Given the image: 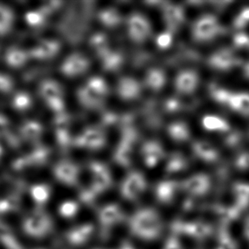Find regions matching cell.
Returning a JSON list of instances; mask_svg holds the SVG:
<instances>
[{
    "mask_svg": "<svg viewBox=\"0 0 249 249\" xmlns=\"http://www.w3.org/2000/svg\"><path fill=\"white\" fill-rule=\"evenodd\" d=\"M129 230L132 235L143 241H154L162 235L163 230L162 218L158 211L145 208L136 211L129 219Z\"/></svg>",
    "mask_w": 249,
    "mask_h": 249,
    "instance_id": "obj_1",
    "label": "cell"
},
{
    "mask_svg": "<svg viewBox=\"0 0 249 249\" xmlns=\"http://www.w3.org/2000/svg\"><path fill=\"white\" fill-rule=\"evenodd\" d=\"M222 33L223 27L219 20L211 14L199 17L192 27V37L198 43L210 42Z\"/></svg>",
    "mask_w": 249,
    "mask_h": 249,
    "instance_id": "obj_2",
    "label": "cell"
},
{
    "mask_svg": "<svg viewBox=\"0 0 249 249\" xmlns=\"http://www.w3.org/2000/svg\"><path fill=\"white\" fill-rule=\"evenodd\" d=\"M127 29L130 39L136 44H143L152 34V27L146 17L140 13H133L127 20Z\"/></svg>",
    "mask_w": 249,
    "mask_h": 249,
    "instance_id": "obj_3",
    "label": "cell"
},
{
    "mask_svg": "<svg viewBox=\"0 0 249 249\" xmlns=\"http://www.w3.org/2000/svg\"><path fill=\"white\" fill-rule=\"evenodd\" d=\"M146 186L147 183L142 173L131 172L122 183L120 192L124 198L134 201L145 192Z\"/></svg>",
    "mask_w": 249,
    "mask_h": 249,
    "instance_id": "obj_4",
    "label": "cell"
},
{
    "mask_svg": "<svg viewBox=\"0 0 249 249\" xmlns=\"http://www.w3.org/2000/svg\"><path fill=\"white\" fill-rule=\"evenodd\" d=\"M73 145L81 148L100 150L104 147L107 139L104 133L96 128H88L72 142Z\"/></svg>",
    "mask_w": 249,
    "mask_h": 249,
    "instance_id": "obj_5",
    "label": "cell"
},
{
    "mask_svg": "<svg viewBox=\"0 0 249 249\" xmlns=\"http://www.w3.org/2000/svg\"><path fill=\"white\" fill-rule=\"evenodd\" d=\"M89 61L86 56L80 53H74L69 55L61 64V73L68 78H75L84 72L89 68Z\"/></svg>",
    "mask_w": 249,
    "mask_h": 249,
    "instance_id": "obj_6",
    "label": "cell"
},
{
    "mask_svg": "<svg viewBox=\"0 0 249 249\" xmlns=\"http://www.w3.org/2000/svg\"><path fill=\"white\" fill-rule=\"evenodd\" d=\"M208 63L213 69L227 71L238 66L239 59L229 49H221L209 56Z\"/></svg>",
    "mask_w": 249,
    "mask_h": 249,
    "instance_id": "obj_7",
    "label": "cell"
},
{
    "mask_svg": "<svg viewBox=\"0 0 249 249\" xmlns=\"http://www.w3.org/2000/svg\"><path fill=\"white\" fill-rule=\"evenodd\" d=\"M124 213L121 207L117 203H109L100 209L98 213V219L104 231H109L113 226L123 221Z\"/></svg>",
    "mask_w": 249,
    "mask_h": 249,
    "instance_id": "obj_8",
    "label": "cell"
},
{
    "mask_svg": "<svg viewBox=\"0 0 249 249\" xmlns=\"http://www.w3.org/2000/svg\"><path fill=\"white\" fill-rule=\"evenodd\" d=\"M54 177L58 181L68 186H74L78 184L79 168L70 161H61L53 168Z\"/></svg>",
    "mask_w": 249,
    "mask_h": 249,
    "instance_id": "obj_9",
    "label": "cell"
},
{
    "mask_svg": "<svg viewBox=\"0 0 249 249\" xmlns=\"http://www.w3.org/2000/svg\"><path fill=\"white\" fill-rule=\"evenodd\" d=\"M199 77L194 70H184L180 71L175 78V89L179 94H192L198 87Z\"/></svg>",
    "mask_w": 249,
    "mask_h": 249,
    "instance_id": "obj_10",
    "label": "cell"
},
{
    "mask_svg": "<svg viewBox=\"0 0 249 249\" xmlns=\"http://www.w3.org/2000/svg\"><path fill=\"white\" fill-rule=\"evenodd\" d=\"M163 18L168 30L171 33L176 32L185 20L184 10L181 6L175 3H164L162 7Z\"/></svg>",
    "mask_w": 249,
    "mask_h": 249,
    "instance_id": "obj_11",
    "label": "cell"
},
{
    "mask_svg": "<svg viewBox=\"0 0 249 249\" xmlns=\"http://www.w3.org/2000/svg\"><path fill=\"white\" fill-rule=\"evenodd\" d=\"M210 178L205 174H196L183 182L182 186L185 191L192 196H202L209 192Z\"/></svg>",
    "mask_w": 249,
    "mask_h": 249,
    "instance_id": "obj_12",
    "label": "cell"
},
{
    "mask_svg": "<svg viewBox=\"0 0 249 249\" xmlns=\"http://www.w3.org/2000/svg\"><path fill=\"white\" fill-rule=\"evenodd\" d=\"M94 231V226L91 223L81 224L69 230L66 233V238L72 246H82L90 239Z\"/></svg>",
    "mask_w": 249,
    "mask_h": 249,
    "instance_id": "obj_13",
    "label": "cell"
},
{
    "mask_svg": "<svg viewBox=\"0 0 249 249\" xmlns=\"http://www.w3.org/2000/svg\"><path fill=\"white\" fill-rule=\"evenodd\" d=\"M117 93L124 101H133L142 94V85L135 78L124 77L118 81Z\"/></svg>",
    "mask_w": 249,
    "mask_h": 249,
    "instance_id": "obj_14",
    "label": "cell"
},
{
    "mask_svg": "<svg viewBox=\"0 0 249 249\" xmlns=\"http://www.w3.org/2000/svg\"><path fill=\"white\" fill-rule=\"evenodd\" d=\"M142 156L147 167L152 168L158 164V162L163 159L164 151L159 142L149 141L145 142L142 147Z\"/></svg>",
    "mask_w": 249,
    "mask_h": 249,
    "instance_id": "obj_15",
    "label": "cell"
},
{
    "mask_svg": "<svg viewBox=\"0 0 249 249\" xmlns=\"http://www.w3.org/2000/svg\"><path fill=\"white\" fill-rule=\"evenodd\" d=\"M225 106L239 114L249 117V93L230 91Z\"/></svg>",
    "mask_w": 249,
    "mask_h": 249,
    "instance_id": "obj_16",
    "label": "cell"
},
{
    "mask_svg": "<svg viewBox=\"0 0 249 249\" xmlns=\"http://www.w3.org/2000/svg\"><path fill=\"white\" fill-rule=\"evenodd\" d=\"M61 51V44L56 40L42 41L40 44L31 51L30 54L40 60L52 59Z\"/></svg>",
    "mask_w": 249,
    "mask_h": 249,
    "instance_id": "obj_17",
    "label": "cell"
},
{
    "mask_svg": "<svg viewBox=\"0 0 249 249\" xmlns=\"http://www.w3.org/2000/svg\"><path fill=\"white\" fill-rule=\"evenodd\" d=\"M78 99L80 104L87 109H98L103 107L104 97L92 90L88 86L80 88L78 90Z\"/></svg>",
    "mask_w": 249,
    "mask_h": 249,
    "instance_id": "obj_18",
    "label": "cell"
},
{
    "mask_svg": "<svg viewBox=\"0 0 249 249\" xmlns=\"http://www.w3.org/2000/svg\"><path fill=\"white\" fill-rule=\"evenodd\" d=\"M55 124V135L58 144L62 148H67L71 144V137L68 129L69 125V118L68 115L61 113L56 116L54 119Z\"/></svg>",
    "mask_w": 249,
    "mask_h": 249,
    "instance_id": "obj_19",
    "label": "cell"
},
{
    "mask_svg": "<svg viewBox=\"0 0 249 249\" xmlns=\"http://www.w3.org/2000/svg\"><path fill=\"white\" fill-rule=\"evenodd\" d=\"M178 191V183L173 180H163L159 182L155 189L156 197L163 204L173 202Z\"/></svg>",
    "mask_w": 249,
    "mask_h": 249,
    "instance_id": "obj_20",
    "label": "cell"
},
{
    "mask_svg": "<svg viewBox=\"0 0 249 249\" xmlns=\"http://www.w3.org/2000/svg\"><path fill=\"white\" fill-rule=\"evenodd\" d=\"M195 155L206 162H213L219 158V152L210 143L198 141L192 145Z\"/></svg>",
    "mask_w": 249,
    "mask_h": 249,
    "instance_id": "obj_21",
    "label": "cell"
},
{
    "mask_svg": "<svg viewBox=\"0 0 249 249\" xmlns=\"http://www.w3.org/2000/svg\"><path fill=\"white\" fill-rule=\"evenodd\" d=\"M41 96L44 98L45 102L54 99L63 98V91L61 86L57 82L48 79L42 82L39 87Z\"/></svg>",
    "mask_w": 249,
    "mask_h": 249,
    "instance_id": "obj_22",
    "label": "cell"
},
{
    "mask_svg": "<svg viewBox=\"0 0 249 249\" xmlns=\"http://www.w3.org/2000/svg\"><path fill=\"white\" fill-rule=\"evenodd\" d=\"M167 82L164 71L159 68L150 69L145 76V84L153 91H160Z\"/></svg>",
    "mask_w": 249,
    "mask_h": 249,
    "instance_id": "obj_23",
    "label": "cell"
},
{
    "mask_svg": "<svg viewBox=\"0 0 249 249\" xmlns=\"http://www.w3.org/2000/svg\"><path fill=\"white\" fill-rule=\"evenodd\" d=\"M202 127L208 131L228 132L230 124L224 118L215 115H206L202 119Z\"/></svg>",
    "mask_w": 249,
    "mask_h": 249,
    "instance_id": "obj_24",
    "label": "cell"
},
{
    "mask_svg": "<svg viewBox=\"0 0 249 249\" xmlns=\"http://www.w3.org/2000/svg\"><path fill=\"white\" fill-rule=\"evenodd\" d=\"M133 145L121 141L114 153L115 162L122 167H128L131 164Z\"/></svg>",
    "mask_w": 249,
    "mask_h": 249,
    "instance_id": "obj_25",
    "label": "cell"
},
{
    "mask_svg": "<svg viewBox=\"0 0 249 249\" xmlns=\"http://www.w3.org/2000/svg\"><path fill=\"white\" fill-rule=\"evenodd\" d=\"M98 19L108 28H114L122 22V17L118 10L114 8H107L101 10L98 14Z\"/></svg>",
    "mask_w": 249,
    "mask_h": 249,
    "instance_id": "obj_26",
    "label": "cell"
},
{
    "mask_svg": "<svg viewBox=\"0 0 249 249\" xmlns=\"http://www.w3.org/2000/svg\"><path fill=\"white\" fill-rule=\"evenodd\" d=\"M90 46L101 59H103L107 54L111 52L107 37L101 33L94 34L91 37Z\"/></svg>",
    "mask_w": 249,
    "mask_h": 249,
    "instance_id": "obj_27",
    "label": "cell"
},
{
    "mask_svg": "<svg viewBox=\"0 0 249 249\" xmlns=\"http://www.w3.org/2000/svg\"><path fill=\"white\" fill-rule=\"evenodd\" d=\"M168 133L170 138L176 142H184L190 139L188 126L183 122H175L168 125Z\"/></svg>",
    "mask_w": 249,
    "mask_h": 249,
    "instance_id": "obj_28",
    "label": "cell"
},
{
    "mask_svg": "<svg viewBox=\"0 0 249 249\" xmlns=\"http://www.w3.org/2000/svg\"><path fill=\"white\" fill-rule=\"evenodd\" d=\"M101 61L106 71H114L121 68L124 63V56L118 51H111L103 59H101Z\"/></svg>",
    "mask_w": 249,
    "mask_h": 249,
    "instance_id": "obj_29",
    "label": "cell"
},
{
    "mask_svg": "<svg viewBox=\"0 0 249 249\" xmlns=\"http://www.w3.org/2000/svg\"><path fill=\"white\" fill-rule=\"evenodd\" d=\"M187 167V161L180 153H175L168 159L166 166V172L168 174H175L184 170Z\"/></svg>",
    "mask_w": 249,
    "mask_h": 249,
    "instance_id": "obj_30",
    "label": "cell"
},
{
    "mask_svg": "<svg viewBox=\"0 0 249 249\" xmlns=\"http://www.w3.org/2000/svg\"><path fill=\"white\" fill-rule=\"evenodd\" d=\"M22 135L29 141H36L40 137L43 132L42 125L35 121L27 122L21 128Z\"/></svg>",
    "mask_w": 249,
    "mask_h": 249,
    "instance_id": "obj_31",
    "label": "cell"
},
{
    "mask_svg": "<svg viewBox=\"0 0 249 249\" xmlns=\"http://www.w3.org/2000/svg\"><path fill=\"white\" fill-rule=\"evenodd\" d=\"M27 58L28 54L25 51L12 49L6 54V62L11 67L19 68L27 62Z\"/></svg>",
    "mask_w": 249,
    "mask_h": 249,
    "instance_id": "obj_32",
    "label": "cell"
},
{
    "mask_svg": "<svg viewBox=\"0 0 249 249\" xmlns=\"http://www.w3.org/2000/svg\"><path fill=\"white\" fill-rule=\"evenodd\" d=\"M78 210H79V206L78 202L74 201H66L60 205L58 212L60 213V215L65 219H71L75 215H77Z\"/></svg>",
    "mask_w": 249,
    "mask_h": 249,
    "instance_id": "obj_33",
    "label": "cell"
},
{
    "mask_svg": "<svg viewBox=\"0 0 249 249\" xmlns=\"http://www.w3.org/2000/svg\"><path fill=\"white\" fill-rule=\"evenodd\" d=\"M86 86L91 89L92 90L96 92L97 94L101 95L102 97H106L108 94V86L103 78L99 77H94L89 79Z\"/></svg>",
    "mask_w": 249,
    "mask_h": 249,
    "instance_id": "obj_34",
    "label": "cell"
},
{
    "mask_svg": "<svg viewBox=\"0 0 249 249\" xmlns=\"http://www.w3.org/2000/svg\"><path fill=\"white\" fill-rule=\"evenodd\" d=\"M32 103L33 101L30 95L25 92L18 93L13 99L14 108L18 111H23L28 110L32 107Z\"/></svg>",
    "mask_w": 249,
    "mask_h": 249,
    "instance_id": "obj_35",
    "label": "cell"
},
{
    "mask_svg": "<svg viewBox=\"0 0 249 249\" xmlns=\"http://www.w3.org/2000/svg\"><path fill=\"white\" fill-rule=\"evenodd\" d=\"M13 21V14L5 7H0V35L10 30Z\"/></svg>",
    "mask_w": 249,
    "mask_h": 249,
    "instance_id": "obj_36",
    "label": "cell"
},
{
    "mask_svg": "<svg viewBox=\"0 0 249 249\" xmlns=\"http://www.w3.org/2000/svg\"><path fill=\"white\" fill-rule=\"evenodd\" d=\"M48 158H49V149L40 146L35 149L34 152H32V154L29 157H27V159L30 162V164L42 165L46 162Z\"/></svg>",
    "mask_w": 249,
    "mask_h": 249,
    "instance_id": "obj_37",
    "label": "cell"
},
{
    "mask_svg": "<svg viewBox=\"0 0 249 249\" xmlns=\"http://www.w3.org/2000/svg\"><path fill=\"white\" fill-rule=\"evenodd\" d=\"M26 21L32 27H39L45 20V15L41 10L30 11L26 14Z\"/></svg>",
    "mask_w": 249,
    "mask_h": 249,
    "instance_id": "obj_38",
    "label": "cell"
},
{
    "mask_svg": "<svg viewBox=\"0 0 249 249\" xmlns=\"http://www.w3.org/2000/svg\"><path fill=\"white\" fill-rule=\"evenodd\" d=\"M33 194L38 202H46L51 195V189L47 185H37L33 188Z\"/></svg>",
    "mask_w": 249,
    "mask_h": 249,
    "instance_id": "obj_39",
    "label": "cell"
},
{
    "mask_svg": "<svg viewBox=\"0 0 249 249\" xmlns=\"http://www.w3.org/2000/svg\"><path fill=\"white\" fill-rule=\"evenodd\" d=\"M249 24V7H245L240 11L238 15L235 17L233 25L236 28L242 29L247 27Z\"/></svg>",
    "mask_w": 249,
    "mask_h": 249,
    "instance_id": "obj_40",
    "label": "cell"
},
{
    "mask_svg": "<svg viewBox=\"0 0 249 249\" xmlns=\"http://www.w3.org/2000/svg\"><path fill=\"white\" fill-rule=\"evenodd\" d=\"M172 42H173V33L169 31L159 34V37L157 38V45L162 50L170 47Z\"/></svg>",
    "mask_w": 249,
    "mask_h": 249,
    "instance_id": "obj_41",
    "label": "cell"
},
{
    "mask_svg": "<svg viewBox=\"0 0 249 249\" xmlns=\"http://www.w3.org/2000/svg\"><path fill=\"white\" fill-rule=\"evenodd\" d=\"M234 46L238 49L249 50V36L244 33L236 34L233 37Z\"/></svg>",
    "mask_w": 249,
    "mask_h": 249,
    "instance_id": "obj_42",
    "label": "cell"
},
{
    "mask_svg": "<svg viewBox=\"0 0 249 249\" xmlns=\"http://www.w3.org/2000/svg\"><path fill=\"white\" fill-rule=\"evenodd\" d=\"M89 169L91 173L93 174V176H97V175H106L110 173L107 166L100 162H91L89 164Z\"/></svg>",
    "mask_w": 249,
    "mask_h": 249,
    "instance_id": "obj_43",
    "label": "cell"
},
{
    "mask_svg": "<svg viewBox=\"0 0 249 249\" xmlns=\"http://www.w3.org/2000/svg\"><path fill=\"white\" fill-rule=\"evenodd\" d=\"M48 107L51 109L52 111H54L57 114L63 113L65 109V103L63 98H59V99H54L52 101L46 102Z\"/></svg>",
    "mask_w": 249,
    "mask_h": 249,
    "instance_id": "obj_44",
    "label": "cell"
},
{
    "mask_svg": "<svg viewBox=\"0 0 249 249\" xmlns=\"http://www.w3.org/2000/svg\"><path fill=\"white\" fill-rule=\"evenodd\" d=\"M162 249H182V245L179 240H178V236L173 235V236H169L167 241L165 242L164 246Z\"/></svg>",
    "mask_w": 249,
    "mask_h": 249,
    "instance_id": "obj_45",
    "label": "cell"
},
{
    "mask_svg": "<svg viewBox=\"0 0 249 249\" xmlns=\"http://www.w3.org/2000/svg\"><path fill=\"white\" fill-rule=\"evenodd\" d=\"M12 80L7 75L0 74V91L9 92L12 88Z\"/></svg>",
    "mask_w": 249,
    "mask_h": 249,
    "instance_id": "obj_46",
    "label": "cell"
},
{
    "mask_svg": "<svg viewBox=\"0 0 249 249\" xmlns=\"http://www.w3.org/2000/svg\"><path fill=\"white\" fill-rule=\"evenodd\" d=\"M236 165L237 168L245 170L249 168V153H243L237 158L236 161Z\"/></svg>",
    "mask_w": 249,
    "mask_h": 249,
    "instance_id": "obj_47",
    "label": "cell"
},
{
    "mask_svg": "<svg viewBox=\"0 0 249 249\" xmlns=\"http://www.w3.org/2000/svg\"><path fill=\"white\" fill-rule=\"evenodd\" d=\"M62 3L59 1H53V2H49L46 3L43 8L41 9V11L46 16L48 14L52 13L54 10H57L59 7L61 6Z\"/></svg>",
    "mask_w": 249,
    "mask_h": 249,
    "instance_id": "obj_48",
    "label": "cell"
},
{
    "mask_svg": "<svg viewBox=\"0 0 249 249\" xmlns=\"http://www.w3.org/2000/svg\"><path fill=\"white\" fill-rule=\"evenodd\" d=\"M8 126H9V124L7 121V118H4L3 116H0V136L6 134Z\"/></svg>",
    "mask_w": 249,
    "mask_h": 249,
    "instance_id": "obj_49",
    "label": "cell"
},
{
    "mask_svg": "<svg viewBox=\"0 0 249 249\" xmlns=\"http://www.w3.org/2000/svg\"><path fill=\"white\" fill-rule=\"evenodd\" d=\"M243 71L244 77L249 80V62H247L246 64L244 65Z\"/></svg>",
    "mask_w": 249,
    "mask_h": 249,
    "instance_id": "obj_50",
    "label": "cell"
},
{
    "mask_svg": "<svg viewBox=\"0 0 249 249\" xmlns=\"http://www.w3.org/2000/svg\"><path fill=\"white\" fill-rule=\"evenodd\" d=\"M120 249H136L135 247L132 245L131 243L128 242H124L122 243L121 248Z\"/></svg>",
    "mask_w": 249,
    "mask_h": 249,
    "instance_id": "obj_51",
    "label": "cell"
},
{
    "mask_svg": "<svg viewBox=\"0 0 249 249\" xmlns=\"http://www.w3.org/2000/svg\"><path fill=\"white\" fill-rule=\"evenodd\" d=\"M2 155H3V149H2L1 145H0V159H1Z\"/></svg>",
    "mask_w": 249,
    "mask_h": 249,
    "instance_id": "obj_52",
    "label": "cell"
}]
</instances>
